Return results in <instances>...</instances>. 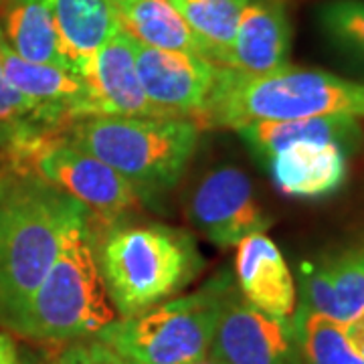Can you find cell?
Instances as JSON below:
<instances>
[{"label":"cell","mask_w":364,"mask_h":364,"mask_svg":"<svg viewBox=\"0 0 364 364\" xmlns=\"http://www.w3.org/2000/svg\"><path fill=\"white\" fill-rule=\"evenodd\" d=\"M91 215L39 176L0 168V326H13L69 233Z\"/></svg>","instance_id":"obj_1"},{"label":"cell","mask_w":364,"mask_h":364,"mask_svg":"<svg viewBox=\"0 0 364 364\" xmlns=\"http://www.w3.org/2000/svg\"><path fill=\"white\" fill-rule=\"evenodd\" d=\"M334 116L364 119L363 81L294 65L265 75H243L219 67L217 83L196 124L200 130H239L257 122Z\"/></svg>","instance_id":"obj_2"},{"label":"cell","mask_w":364,"mask_h":364,"mask_svg":"<svg viewBox=\"0 0 364 364\" xmlns=\"http://www.w3.org/2000/svg\"><path fill=\"white\" fill-rule=\"evenodd\" d=\"M105 294L119 318L176 298L205 269V257L186 229L162 223H114L97 237Z\"/></svg>","instance_id":"obj_3"},{"label":"cell","mask_w":364,"mask_h":364,"mask_svg":"<svg viewBox=\"0 0 364 364\" xmlns=\"http://www.w3.org/2000/svg\"><path fill=\"white\" fill-rule=\"evenodd\" d=\"M116 320L97 263L95 217L69 233L49 273L9 332L43 346L93 338Z\"/></svg>","instance_id":"obj_4"},{"label":"cell","mask_w":364,"mask_h":364,"mask_svg":"<svg viewBox=\"0 0 364 364\" xmlns=\"http://www.w3.org/2000/svg\"><path fill=\"white\" fill-rule=\"evenodd\" d=\"M63 136L150 200L178 184L195 156L200 128L188 117L87 116L71 122Z\"/></svg>","instance_id":"obj_5"},{"label":"cell","mask_w":364,"mask_h":364,"mask_svg":"<svg viewBox=\"0 0 364 364\" xmlns=\"http://www.w3.org/2000/svg\"><path fill=\"white\" fill-rule=\"evenodd\" d=\"M235 277L221 272L196 291L176 296L132 318H116L93 338L130 364H191L205 358L223 301Z\"/></svg>","instance_id":"obj_6"},{"label":"cell","mask_w":364,"mask_h":364,"mask_svg":"<svg viewBox=\"0 0 364 364\" xmlns=\"http://www.w3.org/2000/svg\"><path fill=\"white\" fill-rule=\"evenodd\" d=\"M0 158L4 162L2 170L35 174L77 198L93 213L95 221L104 219L114 225L122 217L138 210L140 203H144L122 174L67 140L63 132Z\"/></svg>","instance_id":"obj_7"},{"label":"cell","mask_w":364,"mask_h":364,"mask_svg":"<svg viewBox=\"0 0 364 364\" xmlns=\"http://www.w3.org/2000/svg\"><path fill=\"white\" fill-rule=\"evenodd\" d=\"M188 223L217 247H237L245 237L265 233L272 215L261 207L253 182L237 166L208 170L196 182L186 205Z\"/></svg>","instance_id":"obj_8"},{"label":"cell","mask_w":364,"mask_h":364,"mask_svg":"<svg viewBox=\"0 0 364 364\" xmlns=\"http://www.w3.org/2000/svg\"><path fill=\"white\" fill-rule=\"evenodd\" d=\"M208 354L221 364H304L294 320L255 310L237 284L223 301Z\"/></svg>","instance_id":"obj_9"},{"label":"cell","mask_w":364,"mask_h":364,"mask_svg":"<svg viewBox=\"0 0 364 364\" xmlns=\"http://www.w3.org/2000/svg\"><path fill=\"white\" fill-rule=\"evenodd\" d=\"M134 53L146 97L164 116L196 122L207 107L221 65L193 53L154 49L138 41H134Z\"/></svg>","instance_id":"obj_10"},{"label":"cell","mask_w":364,"mask_h":364,"mask_svg":"<svg viewBox=\"0 0 364 364\" xmlns=\"http://www.w3.org/2000/svg\"><path fill=\"white\" fill-rule=\"evenodd\" d=\"M90 93V116L174 117L152 104L138 77L134 39L117 26L79 69Z\"/></svg>","instance_id":"obj_11"},{"label":"cell","mask_w":364,"mask_h":364,"mask_svg":"<svg viewBox=\"0 0 364 364\" xmlns=\"http://www.w3.org/2000/svg\"><path fill=\"white\" fill-rule=\"evenodd\" d=\"M294 25L289 0H247L225 67L243 75H265L289 65Z\"/></svg>","instance_id":"obj_12"},{"label":"cell","mask_w":364,"mask_h":364,"mask_svg":"<svg viewBox=\"0 0 364 364\" xmlns=\"http://www.w3.org/2000/svg\"><path fill=\"white\" fill-rule=\"evenodd\" d=\"M4 77L14 90L39 107L53 130L63 132L79 117L90 116V93L79 73L21 59L0 39Z\"/></svg>","instance_id":"obj_13"},{"label":"cell","mask_w":364,"mask_h":364,"mask_svg":"<svg viewBox=\"0 0 364 364\" xmlns=\"http://www.w3.org/2000/svg\"><path fill=\"white\" fill-rule=\"evenodd\" d=\"M299 310L348 324L364 312V243L324 255L304 267Z\"/></svg>","instance_id":"obj_14"},{"label":"cell","mask_w":364,"mask_h":364,"mask_svg":"<svg viewBox=\"0 0 364 364\" xmlns=\"http://www.w3.org/2000/svg\"><path fill=\"white\" fill-rule=\"evenodd\" d=\"M235 284L241 298L255 310L273 318H294L296 279L284 253L265 233L249 235L237 245Z\"/></svg>","instance_id":"obj_15"},{"label":"cell","mask_w":364,"mask_h":364,"mask_svg":"<svg viewBox=\"0 0 364 364\" xmlns=\"http://www.w3.org/2000/svg\"><path fill=\"white\" fill-rule=\"evenodd\" d=\"M350 154L334 142H296L265 164L279 193L299 200L336 195L348 181Z\"/></svg>","instance_id":"obj_16"},{"label":"cell","mask_w":364,"mask_h":364,"mask_svg":"<svg viewBox=\"0 0 364 364\" xmlns=\"http://www.w3.org/2000/svg\"><path fill=\"white\" fill-rule=\"evenodd\" d=\"M0 39L25 61L73 71L47 0H0Z\"/></svg>","instance_id":"obj_17"},{"label":"cell","mask_w":364,"mask_h":364,"mask_svg":"<svg viewBox=\"0 0 364 364\" xmlns=\"http://www.w3.org/2000/svg\"><path fill=\"white\" fill-rule=\"evenodd\" d=\"M239 136L255 156L267 162L273 154L296 142H334L348 154L364 146L360 119L344 116L289 119V122H257L239 128Z\"/></svg>","instance_id":"obj_18"},{"label":"cell","mask_w":364,"mask_h":364,"mask_svg":"<svg viewBox=\"0 0 364 364\" xmlns=\"http://www.w3.org/2000/svg\"><path fill=\"white\" fill-rule=\"evenodd\" d=\"M109 6L117 25L140 45L207 59L203 43L170 0H109Z\"/></svg>","instance_id":"obj_19"},{"label":"cell","mask_w":364,"mask_h":364,"mask_svg":"<svg viewBox=\"0 0 364 364\" xmlns=\"http://www.w3.org/2000/svg\"><path fill=\"white\" fill-rule=\"evenodd\" d=\"M73 71L87 63L93 53L116 31V14L109 0H47Z\"/></svg>","instance_id":"obj_20"},{"label":"cell","mask_w":364,"mask_h":364,"mask_svg":"<svg viewBox=\"0 0 364 364\" xmlns=\"http://www.w3.org/2000/svg\"><path fill=\"white\" fill-rule=\"evenodd\" d=\"M203 43L207 59L225 67L247 0H170Z\"/></svg>","instance_id":"obj_21"},{"label":"cell","mask_w":364,"mask_h":364,"mask_svg":"<svg viewBox=\"0 0 364 364\" xmlns=\"http://www.w3.org/2000/svg\"><path fill=\"white\" fill-rule=\"evenodd\" d=\"M291 320L296 324L304 364H364L363 356L346 338L344 324L299 308H296Z\"/></svg>","instance_id":"obj_22"},{"label":"cell","mask_w":364,"mask_h":364,"mask_svg":"<svg viewBox=\"0 0 364 364\" xmlns=\"http://www.w3.org/2000/svg\"><path fill=\"white\" fill-rule=\"evenodd\" d=\"M59 134L41 116L39 107L14 90L4 77L2 57H0V136L4 150L0 156L23 150L37 140Z\"/></svg>","instance_id":"obj_23"},{"label":"cell","mask_w":364,"mask_h":364,"mask_svg":"<svg viewBox=\"0 0 364 364\" xmlns=\"http://www.w3.org/2000/svg\"><path fill=\"white\" fill-rule=\"evenodd\" d=\"M318 23L338 51L364 63V0H328L318 11Z\"/></svg>","instance_id":"obj_24"},{"label":"cell","mask_w":364,"mask_h":364,"mask_svg":"<svg viewBox=\"0 0 364 364\" xmlns=\"http://www.w3.org/2000/svg\"><path fill=\"white\" fill-rule=\"evenodd\" d=\"M344 332H346V338L352 344V348L364 358V312L356 316L352 322L344 324Z\"/></svg>","instance_id":"obj_25"},{"label":"cell","mask_w":364,"mask_h":364,"mask_svg":"<svg viewBox=\"0 0 364 364\" xmlns=\"http://www.w3.org/2000/svg\"><path fill=\"white\" fill-rule=\"evenodd\" d=\"M18 348L9 332H0V364H18Z\"/></svg>","instance_id":"obj_26"},{"label":"cell","mask_w":364,"mask_h":364,"mask_svg":"<svg viewBox=\"0 0 364 364\" xmlns=\"http://www.w3.org/2000/svg\"><path fill=\"white\" fill-rule=\"evenodd\" d=\"M107 364H130L126 358H122L117 352H114L109 346H107Z\"/></svg>","instance_id":"obj_27"},{"label":"cell","mask_w":364,"mask_h":364,"mask_svg":"<svg viewBox=\"0 0 364 364\" xmlns=\"http://www.w3.org/2000/svg\"><path fill=\"white\" fill-rule=\"evenodd\" d=\"M18 364H57L55 363V358L49 356V358H33V356H28L25 360H18Z\"/></svg>","instance_id":"obj_28"},{"label":"cell","mask_w":364,"mask_h":364,"mask_svg":"<svg viewBox=\"0 0 364 364\" xmlns=\"http://www.w3.org/2000/svg\"><path fill=\"white\" fill-rule=\"evenodd\" d=\"M191 364H221L219 360H215L210 354H207L205 358H200V360H195V363H191Z\"/></svg>","instance_id":"obj_29"},{"label":"cell","mask_w":364,"mask_h":364,"mask_svg":"<svg viewBox=\"0 0 364 364\" xmlns=\"http://www.w3.org/2000/svg\"><path fill=\"white\" fill-rule=\"evenodd\" d=\"M4 150V140H2V136H0V152Z\"/></svg>","instance_id":"obj_30"}]
</instances>
